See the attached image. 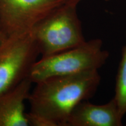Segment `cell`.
Here are the masks:
<instances>
[{"mask_svg": "<svg viewBox=\"0 0 126 126\" xmlns=\"http://www.w3.org/2000/svg\"><path fill=\"white\" fill-rule=\"evenodd\" d=\"M123 118L114 97L100 105L85 100L75 107L66 126H121Z\"/></svg>", "mask_w": 126, "mask_h": 126, "instance_id": "6", "label": "cell"}, {"mask_svg": "<svg viewBox=\"0 0 126 126\" xmlns=\"http://www.w3.org/2000/svg\"><path fill=\"white\" fill-rule=\"evenodd\" d=\"M100 80L98 70H90L39 81L28 98L30 111L43 116L53 126H66L75 107L94 96Z\"/></svg>", "mask_w": 126, "mask_h": 126, "instance_id": "1", "label": "cell"}, {"mask_svg": "<svg viewBox=\"0 0 126 126\" xmlns=\"http://www.w3.org/2000/svg\"><path fill=\"white\" fill-rule=\"evenodd\" d=\"M39 55L31 32L8 37L0 45V94L29 78Z\"/></svg>", "mask_w": 126, "mask_h": 126, "instance_id": "4", "label": "cell"}, {"mask_svg": "<svg viewBox=\"0 0 126 126\" xmlns=\"http://www.w3.org/2000/svg\"><path fill=\"white\" fill-rule=\"evenodd\" d=\"M82 0H64L65 2L68 3H71V4H74L78 5L79 2H81Z\"/></svg>", "mask_w": 126, "mask_h": 126, "instance_id": "10", "label": "cell"}, {"mask_svg": "<svg viewBox=\"0 0 126 126\" xmlns=\"http://www.w3.org/2000/svg\"><path fill=\"white\" fill-rule=\"evenodd\" d=\"M7 39V37L4 36V34L1 32V31H0V45H1Z\"/></svg>", "mask_w": 126, "mask_h": 126, "instance_id": "11", "label": "cell"}, {"mask_svg": "<svg viewBox=\"0 0 126 126\" xmlns=\"http://www.w3.org/2000/svg\"><path fill=\"white\" fill-rule=\"evenodd\" d=\"M114 98L121 114L124 116L126 114V43L123 47L122 57L116 75Z\"/></svg>", "mask_w": 126, "mask_h": 126, "instance_id": "8", "label": "cell"}, {"mask_svg": "<svg viewBox=\"0 0 126 126\" xmlns=\"http://www.w3.org/2000/svg\"><path fill=\"white\" fill-rule=\"evenodd\" d=\"M77 5L64 2L34 26L31 33L42 57L77 47L85 42Z\"/></svg>", "mask_w": 126, "mask_h": 126, "instance_id": "2", "label": "cell"}, {"mask_svg": "<svg viewBox=\"0 0 126 126\" xmlns=\"http://www.w3.org/2000/svg\"><path fill=\"white\" fill-rule=\"evenodd\" d=\"M64 0H0V31L7 38L31 32Z\"/></svg>", "mask_w": 126, "mask_h": 126, "instance_id": "5", "label": "cell"}, {"mask_svg": "<svg viewBox=\"0 0 126 126\" xmlns=\"http://www.w3.org/2000/svg\"><path fill=\"white\" fill-rule=\"evenodd\" d=\"M109 57V53L103 48L102 39H91L77 47L42 57L32 68L29 78L36 83L50 77L98 70Z\"/></svg>", "mask_w": 126, "mask_h": 126, "instance_id": "3", "label": "cell"}, {"mask_svg": "<svg viewBox=\"0 0 126 126\" xmlns=\"http://www.w3.org/2000/svg\"><path fill=\"white\" fill-rule=\"evenodd\" d=\"M32 82L29 78L0 94V126H29L25 111Z\"/></svg>", "mask_w": 126, "mask_h": 126, "instance_id": "7", "label": "cell"}, {"mask_svg": "<svg viewBox=\"0 0 126 126\" xmlns=\"http://www.w3.org/2000/svg\"><path fill=\"white\" fill-rule=\"evenodd\" d=\"M106 1H111V0H106Z\"/></svg>", "mask_w": 126, "mask_h": 126, "instance_id": "12", "label": "cell"}, {"mask_svg": "<svg viewBox=\"0 0 126 126\" xmlns=\"http://www.w3.org/2000/svg\"><path fill=\"white\" fill-rule=\"evenodd\" d=\"M29 126H53L48 120L37 113L30 111L26 113Z\"/></svg>", "mask_w": 126, "mask_h": 126, "instance_id": "9", "label": "cell"}]
</instances>
